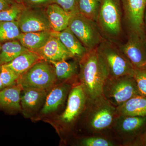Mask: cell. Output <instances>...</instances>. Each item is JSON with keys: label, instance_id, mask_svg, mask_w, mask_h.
I'll return each instance as SVG.
<instances>
[{"label": "cell", "instance_id": "cell-1", "mask_svg": "<svg viewBox=\"0 0 146 146\" xmlns=\"http://www.w3.org/2000/svg\"><path fill=\"white\" fill-rule=\"evenodd\" d=\"M79 82L88 99L102 96L103 86L109 73L98 47L88 50L79 60Z\"/></svg>", "mask_w": 146, "mask_h": 146}, {"label": "cell", "instance_id": "cell-2", "mask_svg": "<svg viewBox=\"0 0 146 146\" xmlns=\"http://www.w3.org/2000/svg\"><path fill=\"white\" fill-rule=\"evenodd\" d=\"M117 107L103 95L94 99H88L81 117L86 135L102 134L111 132V129L117 117Z\"/></svg>", "mask_w": 146, "mask_h": 146}, {"label": "cell", "instance_id": "cell-3", "mask_svg": "<svg viewBox=\"0 0 146 146\" xmlns=\"http://www.w3.org/2000/svg\"><path fill=\"white\" fill-rule=\"evenodd\" d=\"M96 22L104 38L118 44L123 33L121 0H101Z\"/></svg>", "mask_w": 146, "mask_h": 146}, {"label": "cell", "instance_id": "cell-4", "mask_svg": "<svg viewBox=\"0 0 146 146\" xmlns=\"http://www.w3.org/2000/svg\"><path fill=\"white\" fill-rule=\"evenodd\" d=\"M102 95L117 107L131 98L141 95L133 76H125L108 78L103 86Z\"/></svg>", "mask_w": 146, "mask_h": 146}, {"label": "cell", "instance_id": "cell-5", "mask_svg": "<svg viewBox=\"0 0 146 146\" xmlns=\"http://www.w3.org/2000/svg\"><path fill=\"white\" fill-rule=\"evenodd\" d=\"M98 48L107 66L108 77L133 76L135 68L120 49L117 44L104 39Z\"/></svg>", "mask_w": 146, "mask_h": 146}, {"label": "cell", "instance_id": "cell-6", "mask_svg": "<svg viewBox=\"0 0 146 146\" xmlns=\"http://www.w3.org/2000/svg\"><path fill=\"white\" fill-rule=\"evenodd\" d=\"M68 28L87 51L98 46L104 39L96 22L80 13L73 14Z\"/></svg>", "mask_w": 146, "mask_h": 146}, {"label": "cell", "instance_id": "cell-7", "mask_svg": "<svg viewBox=\"0 0 146 146\" xmlns=\"http://www.w3.org/2000/svg\"><path fill=\"white\" fill-rule=\"evenodd\" d=\"M146 127V116L118 115L111 131L121 145L130 146Z\"/></svg>", "mask_w": 146, "mask_h": 146}, {"label": "cell", "instance_id": "cell-8", "mask_svg": "<svg viewBox=\"0 0 146 146\" xmlns=\"http://www.w3.org/2000/svg\"><path fill=\"white\" fill-rule=\"evenodd\" d=\"M123 23L128 35H135L145 39L144 16L146 0H121Z\"/></svg>", "mask_w": 146, "mask_h": 146}, {"label": "cell", "instance_id": "cell-9", "mask_svg": "<svg viewBox=\"0 0 146 146\" xmlns=\"http://www.w3.org/2000/svg\"><path fill=\"white\" fill-rule=\"evenodd\" d=\"M57 80L54 68L43 60L20 76L17 84H21L23 88L34 87L47 90L54 86Z\"/></svg>", "mask_w": 146, "mask_h": 146}, {"label": "cell", "instance_id": "cell-10", "mask_svg": "<svg viewBox=\"0 0 146 146\" xmlns=\"http://www.w3.org/2000/svg\"><path fill=\"white\" fill-rule=\"evenodd\" d=\"M88 98L79 82L73 84L68 96L65 110L59 117L60 122L65 129H70L86 108Z\"/></svg>", "mask_w": 146, "mask_h": 146}, {"label": "cell", "instance_id": "cell-11", "mask_svg": "<svg viewBox=\"0 0 146 146\" xmlns=\"http://www.w3.org/2000/svg\"><path fill=\"white\" fill-rule=\"evenodd\" d=\"M21 33L52 31L45 11L25 6L18 20Z\"/></svg>", "mask_w": 146, "mask_h": 146}, {"label": "cell", "instance_id": "cell-12", "mask_svg": "<svg viewBox=\"0 0 146 146\" xmlns=\"http://www.w3.org/2000/svg\"><path fill=\"white\" fill-rule=\"evenodd\" d=\"M118 45L135 69L146 65L145 39L135 35H128L125 43Z\"/></svg>", "mask_w": 146, "mask_h": 146}, {"label": "cell", "instance_id": "cell-13", "mask_svg": "<svg viewBox=\"0 0 146 146\" xmlns=\"http://www.w3.org/2000/svg\"><path fill=\"white\" fill-rule=\"evenodd\" d=\"M35 52L43 60L48 62L61 61L74 58L72 55L60 42V39L52 34L45 44Z\"/></svg>", "mask_w": 146, "mask_h": 146}, {"label": "cell", "instance_id": "cell-14", "mask_svg": "<svg viewBox=\"0 0 146 146\" xmlns=\"http://www.w3.org/2000/svg\"><path fill=\"white\" fill-rule=\"evenodd\" d=\"M73 85L63 82L56 86L47 95L42 113L48 114L57 110L64 103Z\"/></svg>", "mask_w": 146, "mask_h": 146}, {"label": "cell", "instance_id": "cell-15", "mask_svg": "<svg viewBox=\"0 0 146 146\" xmlns=\"http://www.w3.org/2000/svg\"><path fill=\"white\" fill-rule=\"evenodd\" d=\"M46 7L45 12L52 31L59 32L68 27L73 14L67 12L54 3Z\"/></svg>", "mask_w": 146, "mask_h": 146}, {"label": "cell", "instance_id": "cell-16", "mask_svg": "<svg viewBox=\"0 0 146 146\" xmlns=\"http://www.w3.org/2000/svg\"><path fill=\"white\" fill-rule=\"evenodd\" d=\"M52 34L57 37L70 52L73 58L79 60L88 51L77 37L68 28L59 32L52 31Z\"/></svg>", "mask_w": 146, "mask_h": 146}, {"label": "cell", "instance_id": "cell-17", "mask_svg": "<svg viewBox=\"0 0 146 146\" xmlns=\"http://www.w3.org/2000/svg\"><path fill=\"white\" fill-rule=\"evenodd\" d=\"M23 89L21 84H17L0 91V108L11 111L21 110V93Z\"/></svg>", "mask_w": 146, "mask_h": 146}, {"label": "cell", "instance_id": "cell-18", "mask_svg": "<svg viewBox=\"0 0 146 146\" xmlns=\"http://www.w3.org/2000/svg\"><path fill=\"white\" fill-rule=\"evenodd\" d=\"M21 97L22 109L25 112L34 111L41 105L47 96V90L34 87L24 88Z\"/></svg>", "mask_w": 146, "mask_h": 146}, {"label": "cell", "instance_id": "cell-19", "mask_svg": "<svg viewBox=\"0 0 146 146\" xmlns=\"http://www.w3.org/2000/svg\"><path fill=\"white\" fill-rule=\"evenodd\" d=\"M42 60V58L36 52L28 50L5 65L20 76Z\"/></svg>", "mask_w": 146, "mask_h": 146}, {"label": "cell", "instance_id": "cell-20", "mask_svg": "<svg viewBox=\"0 0 146 146\" xmlns=\"http://www.w3.org/2000/svg\"><path fill=\"white\" fill-rule=\"evenodd\" d=\"M49 62L52 64L54 67L57 79L70 83V81L74 80L77 82V80H78L79 71L78 60L75 59L74 61H73L63 60Z\"/></svg>", "mask_w": 146, "mask_h": 146}, {"label": "cell", "instance_id": "cell-21", "mask_svg": "<svg viewBox=\"0 0 146 146\" xmlns=\"http://www.w3.org/2000/svg\"><path fill=\"white\" fill-rule=\"evenodd\" d=\"M52 33V31L21 33L17 39L25 48L35 52L46 43L51 36Z\"/></svg>", "mask_w": 146, "mask_h": 146}, {"label": "cell", "instance_id": "cell-22", "mask_svg": "<svg viewBox=\"0 0 146 146\" xmlns=\"http://www.w3.org/2000/svg\"><path fill=\"white\" fill-rule=\"evenodd\" d=\"M117 115L146 116V96H137L131 98L117 107Z\"/></svg>", "mask_w": 146, "mask_h": 146}, {"label": "cell", "instance_id": "cell-23", "mask_svg": "<svg viewBox=\"0 0 146 146\" xmlns=\"http://www.w3.org/2000/svg\"><path fill=\"white\" fill-rule=\"evenodd\" d=\"M28 49L18 39L11 40L2 45L0 51V65L7 64Z\"/></svg>", "mask_w": 146, "mask_h": 146}, {"label": "cell", "instance_id": "cell-24", "mask_svg": "<svg viewBox=\"0 0 146 146\" xmlns=\"http://www.w3.org/2000/svg\"><path fill=\"white\" fill-rule=\"evenodd\" d=\"M83 146H121V144L113 136L112 132L85 135L79 141Z\"/></svg>", "mask_w": 146, "mask_h": 146}, {"label": "cell", "instance_id": "cell-25", "mask_svg": "<svg viewBox=\"0 0 146 146\" xmlns=\"http://www.w3.org/2000/svg\"><path fill=\"white\" fill-rule=\"evenodd\" d=\"M100 2L101 0H78L79 13L96 22Z\"/></svg>", "mask_w": 146, "mask_h": 146}, {"label": "cell", "instance_id": "cell-26", "mask_svg": "<svg viewBox=\"0 0 146 146\" xmlns=\"http://www.w3.org/2000/svg\"><path fill=\"white\" fill-rule=\"evenodd\" d=\"M21 33L18 21H0V42L17 39Z\"/></svg>", "mask_w": 146, "mask_h": 146}, {"label": "cell", "instance_id": "cell-27", "mask_svg": "<svg viewBox=\"0 0 146 146\" xmlns=\"http://www.w3.org/2000/svg\"><path fill=\"white\" fill-rule=\"evenodd\" d=\"M25 7V6L23 4L14 3L9 8L0 12V21H18Z\"/></svg>", "mask_w": 146, "mask_h": 146}, {"label": "cell", "instance_id": "cell-28", "mask_svg": "<svg viewBox=\"0 0 146 146\" xmlns=\"http://www.w3.org/2000/svg\"><path fill=\"white\" fill-rule=\"evenodd\" d=\"M0 77L5 87L15 85L19 77L5 64L0 65Z\"/></svg>", "mask_w": 146, "mask_h": 146}, {"label": "cell", "instance_id": "cell-29", "mask_svg": "<svg viewBox=\"0 0 146 146\" xmlns=\"http://www.w3.org/2000/svg\"><path fill=\"white\" fill-rule=\"evenodd\" d=\"M133 77L140 94L146 96V65L134 70Z\"/></svg>", "mask_w": 146, "mask_h": 146}, {"label": "cell", "instance_id": "cell-30", "mask_svg": "<svg viewBox=\"0 0 146 146\" xmlns=\"http://www.w3.org/2000/svg\"><path fill=\"white\" fill-rule=\"evenodd\" d=\"M52 2L67 12L73 14L79 13L78 0H52Z\"/></svg>", "mask_w": 146, "mask_h": 146}, {"label": "cell", "instance_id": "cell-31", "mask_svg": "<svg viewBox=\"0 0 146 146\" xmlns=\"http://www.w3.org/2000/svg\"><path fill=\"white\" fill-rule=\"evenodd\" d=\"M52 3V0H23V4L27 7L42 8Z\"/></svg>", "mask_w": 146, "mask_h": 146}, {"label": "cell", "instance_id": "cell-32", "mask_svg": "<svg viewBox=\"0 0 146 146\" xmlns=\"http://www.w3.org/2000/svg\"><path fill=\"white\" fill-rule=\"evenodd\" d=\"M130 146H146V127Z\"/></svg>", "mask_w": 146, "mask_h": 146}, {"label": "cell", "instance_id": "cell-33", "mask_svg": "<svg viewBox=\"0 0 146 146\" xmlns=\"http://www.w3.org/2000/svg\"><path fill=\"white\" fill-rule=\"evenodd\" d=\"M15 2L13 0H0V12L9 8Z\"/></svg>", "mask_w": 146, "mask_h": 146}, {"label": "cell", "instance_id": "cell-34", "mask_svg": "<svg viewBox=\"0 0 146 146\" xmlns=\"http://www.w3.org/2000/svg\"><path fill=\"white\" fill-rule=\"evenodd\" d=\"M144 25H145V28L146 29V7L145 9V13H144Z\"/></svg>", "mask_w": 146, "mask_h": 146}, {"label": "cell", "instance_id": "cell-35", "mask_svg": "<svg viewBox=\"0 0 146 146\" xmlns=\"http://www.w3.org/2000/svg\"><path fill=\"white\" fill-rule=\"evenodd\" d=\"M4 88V86L2 81L1 79V77H0V91L2 90Z\"/></svg>", "mask_w": 146, "mask_h": 146}, {"label": "cell", "instance_id": "cell-36", "mask_svg": "<svg viewBox=\"0 0 146 146\" xmlns=\"http://www.w3.org/2000/svg\"><path fill=\"white\" fill-rule=\"evenodd\" d=\"M13 1L16 3H18L23 4V0H13Z\"/></svg>", "mask_w": 146, "mask_h": 146}, {"label": "cell", "instance_id": "cell-37", "mask_svg": "<svg viewBox=\"0 0 146 146\" xmlns=\"http://www.w3.org/2000/svg\"><path fill=\"white\" fill-rule=\"evenodd\" d=\"M2 45L1 43H0V51H1V49Z\"/></svg>", "mask_w": 146, "mask_h": 146}, {"label": "cell", "instance_id": "cell-38", "mask_svg": "<svg viewBox=\"0 0 146 146\" xmlns=\"http://www.w3.org/2000/svg\"><path fill=\"white\" fill-rule=\"evenodd\" d=\"M145 42L146 45V29H145Z\"/></svg>", "mask_w": 146, "mask_h": 146}]
</instances>
